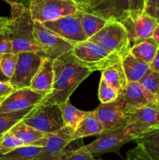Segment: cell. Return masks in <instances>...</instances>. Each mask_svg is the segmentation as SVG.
I'll use <instances>...</instances> for the list:
<instances>
[{
    "label": "cell",
    "mask_w": 159,
    "mask_h": 160,
    "mask_svg": "<svg viewBox=\"0 0 159 160\" xmlns=\"http://www.w3.org/2000/svg\"><path fill=\"white\" fill-rule=\"evenodd\" d=\"M87 41L97 44L111 54L123 59L129 52L131 43L123 23L117 20H108L105 26Z\"/></svg>",
    "instance_id": "cell-3"
},
{
    "label": "cell",
    "mask_w": 159,
    "mask_h": 160,
    "mask_svg": "<svg viewBox=\"0 0 159 160\" xmlns=\"http://www.w3.org/2000/svg\"><path fill=\"white\" fill-rule=\"evenodd\" d=\"M53 62L54 61L47 57L44 59L40 68L33 78L30 86L31 89L45 93L47 95L51 92L54 82Z\"/></svg>",
    "instance_id": "cell-18"
},
{
    "label": "cell",
    "mask_w": 159,
    "mask_h": 160,
    "mask_svg": "<svg viewBox=\"0 0 159 160\" xmlns=\"http://www.w3.org/2000/svg\"><path fill=\"white\" fill-rule=\"evenodd\" d=\"M14 90L15 88L9 83V81L0 82V98H6L12 92H14Z\"/></svg>",
    "instance_id": "cell-38"
},
{
    "label": "cell",
    "mask_w": 159,
    "mask_h": 160,
    "mask_svg": "<svg viewBox=\"0 0 159 160\" xmlns=\"http://www.w3.org/2000/svg\"><path fill=\"white\" fill-rule=\"evenodd\" d=\"M6 81H9V80L3 75L1 71V69H0V82H6Z\"/></svg>",
    "instance_id": "cell-44"
},
{
    "label": "cell",
    "mask_w": 159,
    "mask_h": 160,
    "mask_svg": "<svg viewBox=\"0 0 159 160\" xmlns=\"http://www.w3.org/2000/svg\"><path fill=\"white\" fill-rule=\"evenodd\" d=\"M126 160H153L146 154L142 148L137 145L127 152Z\"/></svg>",
    "instance_id": "cell-37"
},
{
    "label": "cell",
    "mask_w": 159,
    "mask_h": 160,
    "mask_svg": "<svg viewBox=\"0 0 159 160\" xmlns=\"http://www.w3.org/2000/svg\"><path fill=\"white\" fill-rule=\"evenodd\" d=\"M4 98H0V104H1L2 102L3 101V99H4Z\"/></svg>",
    "instance_id": "cell-46"
},
{
    "label": "cell",
    "mask_w": 159,
    "mask_h": 160,
    "mask_svg": "<svg viewBox=\"0 0 159 160\" xmlns=\"http://www.w3.org/2000/svg\"><path fill=\"white\" fill-rule=\"evenodd\" d=\"M121 62L128 82H140L152 70L151 66L137 59L130 52L122 59Z\"/></svg>",
    "instance_id": "cell-19"
},
{
    "label": "cell",
    "mask_w": 159,
    "mask_h": 160,
    "mask_svg": "<svg viewBox=\"0 0 159 160\" xmlns=\"http://www.w3.org/2000/svg\"><path fill=\"white\" fill-rule=\"evenodd\" d=\"M72 52L80 62L92 72L102 71L122 60L119 56L108 52L101 46L89 41L75 45Z\"/></svg>",
    "instance_id": "cell-5"
},
{
    "label": "cell",
    "mask_w": 159,
    "mask_h": 160,
    "mask_svg": "<svg viewBox=\"0 0 159 160\" xmlns=\"http://www.w3.org/2000/svg\"><path fill=\"white\" fill-rule=\"evenodd\" d=\"M122 23L126 28L129 42L133 45L152 38L154 29L158 24L155 19L145 13L135 20L129 17Z\"/></svg>",
    "instance_id": "cell-16"
},
{
    "label": "cell",
    "mask_w": 159,
    "mask_h": 160,
    "mask_svg": "<svg viewBox=\"0 0 159 160\" xmlns=\"http://www.w3.org/2000/svg\"><path fill=\"white\" fill-rule=\"evenodd\" d=\"M118 97V93L106 83L103 78H101L98 88V98L102 104L113 102L116 101Z\"/></svg>",
    "instance_id": "cell-31"
},
{
    "label": "cell",
    "mask_w": 159,
    "mask_h": 160,
    "mask_svg": "<svg viewBox=\"0 0 159 160\" xmlns=\"http://www.w3.org/2000/svg\"><path fill=\"white\" fill-rule=\"evenodd\" d=\"M46 28L73 45L87 41L80 22V11L73 15L42 23Z\"/></svg>",
    "instance_id": "cell-11"
},
{
    "label": "cell",
    "mask_w": 159,
    "mask_h": 160,
    "mask_svg": "<svg viewBox=\"0 0 159 160\" xmlns=\"http://www.w3.org/2000/svg\"><path fill=\"white\" fill-rule=\"evenodd\" d=\"M46 55L42 52H23L18 53L15 72L9 83L15 89L30 88L33 78L40 68Z\"/></svg>",
    "instance_id": "cell-7"
},
{
    "label": "cell",
    "mask_w": 159,
    "mask_h": 160,
    "mask_svg": "<svg viewBox=\"0 0 159 160\" xmlns=\"http://www.w3.org/2000/svg\"><path fill=\"white\" fill-rule=\"evenodd\" d=\"M80 22L83 31L88 40L105 26L108 20L99 16L80 11Z\"/></svg>",
    "instance_id": "cell-26"
},
{
    "label": "cell",
    "mask_w": 159,
    "mask_h": 160,
    "mask_svg": "<svg viewBox=\"0 0 159 160\" xmlns=\"http://www.w3.org/2000/svg\"><path fill=\"white\" fill-rule=\"evenodd\" d=\"M135 141L150 158L159 160V129L151 131Z\"/></svg>",
    "instance_id": "cell-25"
},
{
    "label": "cell",
    "mask_w": 159,
    "mask_h": 160,
    "mask_svg": "<svg viewBox=\"0 0 159 160\" xmlns=\"http://www.w3.org/2000/svg\"><path fill=\"white\" fill-rule=\"evenodd\" d=\"M158 49V45L151 38L131 46L129 52L137 59L151 66L155 59Z\"/></svg>",
    "instance_id": "cell-21"
},
{
    "label": "cell",
    "mask_w": 159,
    "mask_h": 160,
    "mask_svg": "<svg viewBox=\"0 0 159 160\" xmlns=\"http://www.w3.org/2000/svg\"><path fill=\"white\" fill-rule=\"evenodd\" d=\"M140 83L147 92L156 97L159 92V72L151 70Z\"/></svg>",
    "instance_id": "cell-32"
},
{
    "label": "cell",
    "mask_w": 159,
    "mask_h": 160,
    "mask_svg": "<svg viewBox=\"0 0 159 160\" xmlns=\"http://www.w3.org/2000/svg\"><path fill=\"white\" fill-rule=\"evenodd\" d=\"M126 115L151 103H157L156 97L147 92L140 82H128L116 99Z\"/></svg>",
    "instance_id": "cell-12"
},
{
    "label": "cell",
    "mask_w": 159,
    "mask_h": 160,
    "mask_svg": "<svg viewBox=\"0 0 159 160\" xmlns=\"http://www.w3.org/2000/svg\"><path fill=\"white\" fill-rule=\"evenodd\" d=\"M147 0H129V17L132 19L138 18L144 13Z\"/></svg>",
    "instance_id": "cell-35"
},
{
    "label": "cell",
    "mask_w": 159,
    "mask_h": 160,
    "mask_svg": "<svg viewBox=\"0 0 159 160\" xmlns=\"http://www.w3.org/2000/svg\"><path fill=\"white\" fill-rule=\"evenodd\" d=\"M42 151V147L23 145L8 154L0 156V160H38Z\"/></svg>",
    "instance_id": "cell-27"
},
{
    "label": "cell",
    "mask_w": 159,
    "mask_h": 160,
    "mask_svg": "<svg viewBox=\"0 0 159 160\" xmlns=\"http://www.w3.org/2000/svg\"><path fill=\"white\" fill-rule=\"evenodd\" d=\"M28 9L32 20L41 23L73 15L80 11L79 6L72 0H33Z\"/></svg>",
    "instance_id": "cell-4"
},
{
    "label": "cell",
    "mask_w": 159,
    "mask_h": 160,
    "mask_svg": "<svg viewBox=\"0 0 159 160\" xmlns=\"http://www.w3.org/2000/svg\"><path fill=\"white\" fill-rule=\"evenodd\" d=\"M33 0H15L16 2L19 3L20 5H23V6H26V7H28L31 3V2H32Z\"/></svg>",
    "instance_id": "cell-42"
},
{
    "label": "cell",
    "mask_w": 159,
    "mask_h": 160,
    "mask_svg": "<svg viewBox=\"0 0 159 160\" xmlns=\"http://www.w3.org/2000/svg\"><path fill=\"white\" fill-rule=\"evenodd\" d=\"M54 82L51 92L44 98L41 104H56L70 98L76 88L93 72L83 65L69 52L53 62Z\"/></svg>",
    "instance_id": "cell-1"
},
{
    "label": "cell",
    "mask_w": 159,
    "mask_h": 160,
    "mask_svg": "<svg viewBox=\"0 0 159 160\" xmlns=\"http://www.w3.org/2000/svg\"><path fill=\"white\" fill-rule=\"evenodd\" d=\"M126 131L136 139L159 129V104L151 103L128 115Z\"/></svg>",
    "instance_id": "cell-8"
},
{
    "label": "cell",
    "mask_w": 159,
    "mask_h": 160,
    "mask_svg": "<svg viewBox=\"0 0 159 160\" xmlns=\"http://www.w3.org/2000/svg\"><path fill=\"white\" fill-rule=\"evenodd\" d=\"M151 68L152 70H155V71L159 72V49L157 51V53L156 55V57L154 59V62L151 63Z\"/></svg>",
    "instance_id": "cell-40"
},
{
    "label": "cell",
    "mask_w": 159,
    "mask_h": 160,
    "mask_svg": "<svg viewBox=\"0 0 159 160\" xmlns=\"http://www.w3.org/2000/svg\"><path fill=\"white\" fill-rule=\"evenodd\" d=\"M80 11L123 23L129 17V0H91Z\"/></svg>",
    "instance_id": "cell-14"
},
{
    "label": "cell",
    "mask_w": 159,
    "mask_h": 160,
    "mask_svg": "<svg viewBox=\"0 0 159 160\" xmlns=\"http://www.w3.org/2000/svg\"><path fill=\"white\" fill-rule=\"evenodd\" d=\"M156 100H157V104H159V92H158V94L157 95V96H156Z\"/></svg>",
    "instance_id": "cell-45"
},
{
    "label": "cell",
    "mask_w": 159,
    "mask_h": 160,
    "mask_svg": "<svg viewBox=\"0 0 159 160\" xmlns=\"http://www.w3.org/2000/svg\"><path fill=\"white\" fill-rule=\"evenodd\" d=\"M72 1L74 2L76 5L80 7V9H84V7H86L87 6H88L90 4V2H91V0H72Z\"/></svg>",
    "instance_id": "cell-39"
},
{
    "label": "cell",
    "mask_w": 159,
    "mask_h": 160,
    "mask_svg": "<svg viewBox=\"0 0 159 160\" xmlns=\"http://www.w3.org/2000/svg\"><path fill=\"white\" fill-rule=\"evenodd\" d=\"M4 1H5V0H4Z\"/></svg>",
    "instance_id": "cell-50"
},
{
    "label": "cell",
    "mask_w": 159,
    "mask_h": 160,
    "mask_svg": "<svg viewBox=\"0 0 159 160\" xmlns=\"http://www.w3.org/2000/svg\"><path fill=\"white\" fill-rule=\"evenodd\" d=\"M104 131L125 128L128 121V115L122 109L116 102L101 104L93 111Z\"/></svg>",
    "instance_id": "cell-17"
},
{
    "label": "cell",
    "mask_w": 159,
    "mask_h": 160,
    "mask_svg": "<svg viewBox=\"0 0 159 160\" xmlns=\"http://www.w3.org/2000/svg\"><path fill=\"white\" fill-rule=\"evenodd\" d=\"M10 6V17L6 28L11 38L12 52H42L34 36V21L31 18L28 7L12 0H5ZM45 53V52H44Z\"/></svg>",
    "instance_id": "cell-2"
},
{
    "label": "cell",
    "mask_w": 159,
    "mask_h": 160,
    "mask_svg": "<svg viewBox=\"0 0 159 160\" xmlns=\"http://www.w3.org/2000/svg\"><path fill=\"white\" fill-rule=\"evenodd\" d=\"M46 96L45 93L34 91L31 88L15 89L0 104V113L18 112L37 106Z\"/></svg>",
    "instance_id": "cell-13"
},
{
    "label": "cell",
    "mask_w": 159,
    "mask_h": 160,
    "mask_svg": "<svg viewBox=\"0 0 159 160\" xmlns=\"http://www.w3.org/2000/svg\"><path fill=\"white\" fill-rule=\"evenodd\" d=\"M157 23H158V24H159V20H157Z\"/></svg>",
    "instance_id": "cell-49"
},
{
    "label": "cell",
    "mask_w": 159,
    "mask_h": 160,
    "mask_svg": "<svg viewBox=\"0 0 159 160\" xmlns=\"http://www.w3.org/2000/svg\"><path fill=\"white\" fill-rule=\"evenodd\" d=\"M23 145V142L9 131L0 137V156L8 154Z\"/></svg>",
    "instance_id": "cell-30"
},
{
    "label": "cell",
    "mask_w": 159,
    "mask_h": 160,
    "mask_svg": "<svg viewBox=\"0 0 159 160\" xmlns=\"http://www.w3.org/2000/svg\"><path fill=\"white\" fill-rule=\"evenodd\" d=\"M96 137L94 142L85 145L94 157L108 152L120 156V148L128 142L135 141V138L129 134L125 128L104 131Z\"/></svg>",
    "instance_id": "cell-9"
},
{
    "label": "cell",
    "mask_w": 159,
    "mask_h": 160,
    "mask_svg": "<svg viewBox=\"0 0 159 160\" xmlns=\"http://www.w3.org/2000/svg\"><path fill=\"white\" fill-rule=\"evenodd\" d=\"M36 106L24 110L12 112H1L0 113V137L9 132L19 122L24 120L25 117L35 108Z\"/></svg>",
    "instance_id": "cell-28"
},
{
    "label": "cell",
    "mask_w": 159,
    "mask_h": 160,
    "mask_svg": "<svg viewBox=\"0 0 159 160\" xmlns=\"http://www.w3.org/2000/svg\"><path fill=\"white\" fill-rule=\"evenodd\" d=\"M18 60V54L11 52L3 54L0 57V69L5 77L10 79L15 72Z\"/></svg>",
    "instance_id": "cell-29"
},
{
    "label": "cell",
    "mask_w": 159,
    "mask_h": 160,
    "mask_svg": "<svg viewBox=\"0 0 159 160\" xmlns=\"http://www.w3.org/2000/svg\"><path fill=\"white\" fill-rule=\"evenodd\" d=\"M6 25H3V26H1V25H0V29H1L2 28H3V27H4V26H6Z\"/></svg>",
    "instance_id": "cell-47"
},
{
    "label": "cell",
    "mask_w": 159,
    "mask_h": 160,
    "mask_svg": "<svg viewBox=\"0 0 159 160\" xmlns=\"http://www.w3.org/2000/svg\"><path fill=\"white\" fill-rule=\"evenodd\" d=\"M23 121L45 134H54L65 127L60 107L56 104L38 105Z\"/></svg>",
    "instance_id": "cell-6"
},
{
    "label": "cell",
    "mask_w": 159,
    "mask_h": 160,
    "mask_svg": "<svg viewBox=\"0 0 159 160\" xmlns=\"http://www.w3.org/2000/svg\"><path fill=\"white\" fill-rule=\"evenodd\" d=\"M60 160H95L85 145L76 149L65 150Z\"/></svg>",
    "instance_id": "cell-33"
},
{
    "label": "cell",
    "mask_w": 159,
    "mask_h": 160,
    "mask_svg": "<svg viewBox=\"0 0 159 160\" xmlns=\"http://www.w3.org/2000/svg\"><path fill=\"white\" fill-rule=\"evenodd\" d=\"M11 52H12V40L6 26H4L0 29V57L3 54Z\"/></svg>",
    "instance_id": "cell-34"
},
{
    "label": "cell",
    "mask_w": 159,
    "mask_h": 160,
    "mask_svg": "<svg viewBox=\"0 0 159 160\" xmlns=\"http://www.w3.org/2000/svg\"><path fill=\"white\" fill-rule=\"evenodd\" d=\"M62 112V120L66 127L76 129L80 123L90 113V111H84L78 109L71 104L70 99L59 105Z\"/></svg>",
    "instance_id": "cell-24"
},
{
    "label": "cell",
    "mask_w": 159,
    "mask_h": 160,
    "mask_svg": "<svg viewBox=\"0 0 159 160\" xmlns=\"http://www.w3.org/2000/svg\"><path fill=\"white\" fill-rule=\"evenodd\" d=\"M95 160H103V159H95Z\"/></svg>",
    "instance_id": "cell-48"
},
{
    "label": "cell",
    "mask_w": 159,
    "mask_h": 160,
    "mask_svg": "<svg viewBox=\"0 0 159 160\" xmlns=\"http://www.w3.org/2000/svg\"><path fill=\"white\" fill-rule=\"evenodd\" d=\"M9 132L12 133L15 137L20 139L23 142V145H26V146L33 145L36 142L44 138L48 134H49L37 131L31 126H28L23 120L16 124L9 131Z\"/></svg>",
    "instance_id": "cell-23"
},
{
    "label": "cell",
    "mask_w": 159,
    "mask_h": 160,
    "mask_svg": "<svg viewBox=\"0 0 159 160\" xmlns=\"http://www.w3.org/2000/svg\"><path fill=\"white\" fill-rule=\"evenodd\" d=\"M103 131H104L101 122L98 120L93 111H90V113L78 124L74 130L73 141L89 136H98Z\"/></svg>",
    "instance_id": "cell-20"
},
{
    "label": "cell",
    "mask_w": 159,
    "mask_h": 160,
    "mask_svg": "<svg viewBox=\"0 0 159 160\" xmlns=\"http://www.w3.org/2000/svg\"><path fill=\"white\" fill-rule=\"evenodd\" d=\"M101 78L113 88L118 95L123 92L128 83L121 61L101 71Z\"/></svg>",
    "instance_id": "cell-22"
},
{
    "label": "cell",
    "mask_w": 159,
    "mask_h": 160,
    "mask_svg": "<svg viewBox=\"0 0 159 160\" xmlns=\"http://www.w3.org/2000/svg\"><path fill=\"white\" fill-rule=\"evenodd\" d=\"M144 13L157 21L159 20V0H147Z\"/></svg>",
    "instance_id": "cell-36"
},
{
    "label": "cell",
    "mask_w": 159,
    "mask_h": 160,
    "mask_svg": "<svg viewBox=\"0 0 159 160\" xmlns=\"http://www.w3.org/2000/svg\"><path fill=\"white\" fill-rule=\"evenodd\" d=\"M34 36L43 48L46 57L54 61L62 55L71 52L74 45L45 28L41 23L34 21Z\"/></svg>",
    "instance_id": "cell-10"
},
{
    "label": "cell",
    "mask_w": 159,
    "mask_h": 160,
    "mask_svg": "<svg viewBox=\"0 0 159 160\" xmlns=\"http://www.w3.org/2000/svg\"><path fill=\"white\" fill-rule=\"evenodd\" d=\"M74 129L65 126L54 134H49L38 160H60L65 148L73 142Z\"/></svg>",
    "instance_id": "cell-15"
},
{
    "label": "cell",
    "mask_w": 159,
    "mask_h": 160,
    "mask_svg": "<svg viewBox=\"0 0 159 160\" xmlns=\"http://www.w3.org/2000/svg\"><path fill=\"white\" fill-rule=\"evenodd\" d=\"M8 21H9V17H0V25L1 26L6 25L8 23Z\"/></svg>",
    "instance_id": "cell-43"
},
{
    "label": "cell",
    "mask_w": 159,
    "mask_h": 160,
    "mask_svg": "<svg viewBox=\"0 0 159 160\" xmlns=\"http://www.w3.org/2000/svg\"><path fill=\"white\" fill-rule=\"evenodd\" d=\"M152 38L155 41L156 43H157L159 46V24H157L156 28L154 29V33H153L152 35Z\"/></svg>",
    "instance_id": "cell-41"
}]
</instances>
